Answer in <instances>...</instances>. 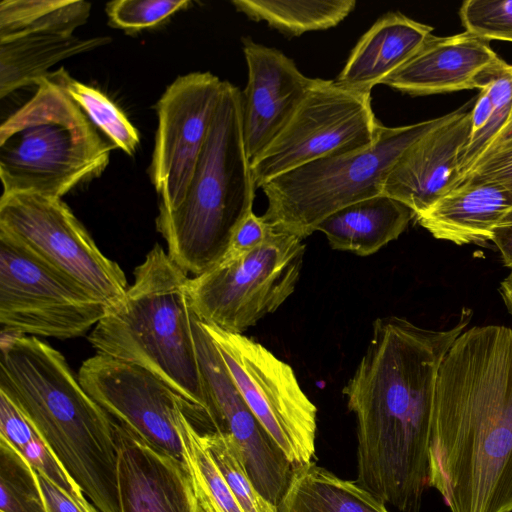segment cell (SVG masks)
I'll return each mask as SVG.
<instances>
[{
	"mask_svg": "<svg viewBox=\"0 0 512 512\" xmlns=\"http://www.w3.org/2000/svg\"><path fill=\"white\" fill-rule=\"evenodd\" d=\"M472 310L448 330L397 316L378 318L343 388L357 423L355 482L400 512H419L428 486L429 443L440 366Z\"/></svg>",
	"mask_w": 512,
	"mask_h": 512,
	"instance_id": "obj_1",
	"label": "cell"
},
{
	"mask_svg": "<svg viewBox=\"0 0 512 512\" xmlns=\"http://www.w3.org/2000/svg\"><path fill=\"white\" fill-rule=\"evenodd\" d=\"M428 486L450 512H512V329L462 332L439 369Z\"/></svg>",
	"mask_w": 512,
	"mask_h": 512,
	"instance_id": "obj_2",
	"label": "cell"
},
{
	"mask_svg": "<svg viewBox=\"0 0 512 512\" xmlns=\"http://www.w3.org/2000/svg\"><path fill=\"white\" fill-rule=\"evenodd\" d=\"M0 393L100 512H120L114 420L58 350L34 336L2 339Z\"/></svg>",
	"mask_w": 512,
	"mask_h": 512,
	"instance_id": "obj_3",
	"label": "cell"
},
{
	"mask_svg": "<svg viewBox=\"0 0 512 512\" xmlns=\"http://www.w3.org/2000/svg\"><path fill=\"white\" fill-rule=\"evenodd\" d=\"M189 279L156 244L88 341L97 354L141 366L165 382L190 406L196 429L208 433L214 431L196 352Z\"/></svg>",
	"mask_w": 512,
	"mask_h": 512,
	"instance_id": "obj_4",
	"label": "cell"
},
{
	"mask_svg": "<svg viewBox=\"0 0 512 512\" xmlns=\"http://www.w3.org/2000/svg\"><path fill=\"white\" fill-rule=\"evenodd\" d=\"M255 190L243 134L242 92L224 81L189 188L175 208L156 218L171 259L194 276L215 266L253 211Z\"/></svg>",
	"mask_w": 512,
	"mask_h": 512,
	"instance_id": "obj_5",
	"label": "cell"
},
{
	"mask_svg": "<svg viewBox=\"0 0 512 512\" xmlns=\"http://www.w3.org/2000/svg\"><path fill=\"white\" fill-rule=\"evenodd\" d=\"M0 126L3 192L62 198L98 177L117 147L104 139L77 103L47 78Z\"/></svg>",
	"mask_w": 512,
	"mask_h": 512,
	"instance_id": "obj_6",
	"label": "cell"
},
{
	"mask_svg": "<svg viewBox=\"0 0 512 512\" xmlns=\"http://www.w3.org/2000/svg\"><path fill=\"white\" fill-rule=\"evenodd\" d=\"M448 116L383 126L377 141L367 149L318 159L274 177L261 187L267 199L262 217L276 230L308 237L337 210L382 194L399 157Z\"/></svg>",
	"mask_w": 512,
	"mask_h": 512,
	"instance_id": "obj_7",
	"label": "cell"
},
{
	"mask_svg": "<svg viewBox=\"0 0 512 512\" xmlns=\"http://www.w3.org/2000/svg\"><path fill=\"white\" fill-rule=\"evenodd\" d=\"M303 239L272 227L265 242L238 257H223L189 279L190 303L197 317L228 332L243 334L276 311L300 278Z\"/></svg>",
	"mask_w": 512,
	"mask_h": 512,
	"instance_id": "obj_8",
	"label": "cell"
},
{
	"mask_svg": "<svg viewBox=\"0 0 512 512\" xmlns=\"http://www.w3.org/2000/svg\"><path fill=\"white\" fill-rule=\"evenodd\" d=\"M0 238L79 282L111 307L127 292L123 270L101 252L61 198L3 192Z\"/></svg>",
	"mask_w": 512,
	"mask_h": 512,
	"instance_id": "obj_9",
	"label": "cell"
},
{
	"mask_svg": "<svg viewBox=\"0 0 512 512\" xmlns=\"http://www.w3.org/2000/svg\"><path fill=\"white\" fill-rule=\"evenodd\" d=\"M382 127L370 90L315 78L284 129L251 164L255 187L312 161L367 149Z\"/></svg>",
	"mask_w": 512,
	"mask_h": 512,
	"instance_id": "obj_10",
	"label": "cell"
},
{
	"mask_svg": "<svg viewBox=\"0 0 512 512\" xmlns=\"http://www.w3.org/2000/svg\"><path fill=\"white\" fill-rule=\"evenodd\" d=\"M202 325L245 402L288 461L293 467L314 461L317 408L293 369L244 334Z\"/></svg>",
	"mask_w": 512,
	"mask_h": 512,
	"instance_id": "obj_11",
	"label": "cell"
},
{
	"mask_svg": "<svg viewBox=\"0 0 512 512\" xmlns=\"http://www.w3.org/2000/svg\"><path fill=\"white\" fill-rule=\"evenodd\" d=\"M111 305L79 282L0 238V324L13 334L70 339Z\"/></svg>",
	"mask_w": 512,
	"mask_h": 512,
	"instance_id": "obj_12",
	"label": "cell"
},
{
	"mask_svg": "<svg viewBox=\"0 0 512 512\" xmlns=\"http://www.w3.org/2000/svg\"><path fill=\"white\" fill-rule=\"evenodd\" d=\"M223 84L210 72L182 75L155 106L158 126L150 177L160 198L159 213L175 208L189 188Z\"/></svg>",
	"mask_w": 512,
	"mask_h": 512,
	"instance_id": "obj_13",
	"label": "cell"
},
{
	"mask_svg": "<svg viewBox=\"0 0 512 512\" xmlns=\"http://www.w3.org/2000/svg\"><path fill=\"white\" fill-rule=\"evenodd\" d=\"M78 379L115 422L158 451L182 460L177 417L184 410L193 422V413L165 382L141 366L100 354L82 363Z\"/></svg>",
	"mask_w": 512,
	"mask_h": 512,
	"instance_id": "obj_14",
	"label": "cell"
},
{
	"mask_svg": "<svg viewBox=\"0 0 512 512\" xmlns=\"http://www.w3.org/2000/svg\"><path fill=\"white\" fill-rule=\"evenodd\" d=\"M193 333L213 431L232 438L253 484L277 506L287 490L294 467L245 402L216 345L196 315Z\"/></svg>",
	"mask_w": 512,
	"mask_h": 512,
	"instance_id": "obj_15",
	"label": "cell"
},
{
	"mask_svg": "<svg viewBox=\"0 0 512 512\" xmlns=\"http://www.w3.org/2000/svg\"><path fill=\"white\" fill-rule=\"evenodd\" d=\"M248 81L242 92L243 134L254 163L289 122L314 83L275 48L243 38Z\"/></svg>",
	"mask_w": 512,
	"mask_h": 512,
	"instance_id": "obj_16",
	"label": "cell"
},
{
	"mask_svg": "<svg viewBox=\"0 0 512 512\" xmlns=\"http://www.w3.org/2000/svg\"><path fill=\"white\" fill-rule=\"evenodd\" d=\"M471 126L466 107L415 141L389 172L383 194L409 207L416 215L452 190L459 179L458 160Z\"/></svg>",
	"mask_w": 512,
	"mask_h": 512,
	"instance_id": "obj_17",
	"label": "cell"
},
{
	"mask_svg": "<svg viewBox=\"0 0 512 512\" xmlns=\"http://www.w3.org/2000/svg\"><path fill=\"white\" fill-rule=\"evenodd\" d=\"M507 64L489 42L467 31L445 37L431 35L382 84L413 96L481 90Z\"/></svg>",
	"mask_w": 512,
	"mask_h": 512,
	"instance_id": "obj_18",
	"label": "cell"
},
{
	"mask_svg": "<svg viewBox=\"0 0 512 512\" xmlns=\"http://www.w3.org/2000/svg\"><path fill=\"white\" fill-rule=\"evenodd\" d=\"M120 512H201L182 460L114 421Z\"/></svg>",
	"mask_w": 512,
	"mask_h": 512,
	"instance_id": "obj_19",
	"label": "cell"
},
{
	"mask_svg": "<svg viewBox=\"0 0 512 512\" xmlns=\"http://www.w3.org/2000/svg\"><path fill=\"white\" fill-rule=\"evenodd\" d=\"M512 209V194L493 183H463L415 216L434 238L457 245L491 241L495 226Z\"/></svg>",
	"mask_w": 512,
	"mask_h": 512,
	"instance_id": "obj_20",
	"label": "cell"
},
{
	"mask_svg": "<svg viewBox=\"0 0 512 512\" xmlns=\"http://www.w3.org/2000/svg\"><path fill=\"white\" fill-rule=\"evenodd\" d=\"M432 31L433 27L400 12L383 15L354 46L336 81L371 91L403 66Z\"/></svg>",
	"mask_w": 512,
	"mask_h": 512,
	"instance_id": "obj_21",
	"label": "cell"
},
{
	"mask_svg": "<svg viewBox=\"0 0 512 512\" xmlns=\"http://www.w3.org/2000/svg\"><path fill=\"white\" fill-rule=\"evenodd\" d=\"M412 218L415 214L409 207L382 193L337 210L316 231L333 249L368 256L397 239Z\"/></svg>",
	"mask_w": 512,
	"mask_h": 512,
	"instance_id": "obj_22",
	"label": "cell"
},
{
	"mask_svg": "<svg viewBox=\"0 0 512 512\" xmlns=\"http://www.w3.org/2000/svg\"><path fill=\"white\" fill-rule=\"evenodd\" d=\"M109 37L34 33L0 41V97L29 85H37L50 68L69 57L110 42Z\"/></svg>",
	"mask_w": 512,
	"mask_h": 512,
	"instance_id": "obj_23",
	"label": "cell"
},
{
	"mask_svg": "<svg viewBox=\"0 0 512 512\" xmlns=\"http://www.w3.org/2000/svg\"><path fill=\"white\" fill-rule=\"evenodd\" d=\"M278 512H389L386 504L355 481L314 461L296 466Z\"/></svg>",
	"mask_w": 512,
	"mask_h": 512,
	"instance_id": "obj_24",
	"label": "cell"
},
{
	"mask_svg": "<svg viewBox=\"0 0 512 512\" xmlns=\"http://www.w3.org/2000/svg\"><path fill=\"white\" fill-rule=\"evenodd\" d=\"M231 3L248 18L265 21L292 36L332 28L356 6L355 0H234Z\"/></svg>",
	"mask_w": 512,
	"mask_h": 512,
	"instance_id": "obj_25",
	"label": "cell"
},
{
	"mask_svg": "<svg viewBox=\"0 0 512 512\" xmlns=\"http://www.w3.org/2000/svg\"><path fill=\"white\" fill-rule=\"evenodd\" d=\"M90 11L83 0H2L0 41L34 33L74 35Z\"/></svg>",
	"mask_w": 512,
	"mask_h": 512,
	"instance_id": "obj_26",
	"label": "cell"
},
{
	"mask_svg": "<svg viewBox=\"0 0 512 512\" xmlns=\"http://www.w3.org/2000/svg\"><path fill=\"white\" fill-rule=\"evenodd\" d=\"M182 461L201 512H244L184 410L177 417Z\"/></svg>",
	"mask_w": 512,
	"mask_h": 512,
	"instance_id": "obj_27",
	"label": "cell"
},
{
	"mask_svg": "<svg viewBox=\"0 0 512 512\" xmlns=\"http://www.w3.org/2000/svg\"><path fill=\"white\" fill-rule=\"evenodd\" d=\"M45 78L60 86L117 148L128 155L134 154L140 142L139 133L104 93L74 79L63 67Z\"/></svg>",
	"mask_w": 512,
	"mask_h": 512,
	"instance_id": "obj_28",
	"label": "cell"
},
{
	"mask_svg": "<svg viewBox=\"0 0 512 512\" xmlns=\"http://www.w3.org/2000/svg\"><path fill=\"white\" fill-rule=\"evenodd\" d=\"M0 512H48L36 470L1 437Z\"/></svg>",
	"mask_w": 512,
	"mask_h": 512,
	"instance_id": "obj_29",
	"label": "cell"
},
{
	"mask_svg": "<svg viewBox=\"0 0 512 512\" xmlns=\"http://www.w3.org/2000/svg\"><path fill=\"white\" fill-rule=\"evenodd\" d=\"M202 439L244 512H278L277 506L253 484L241 453L230 436L210 432L202 434Z\"/></svg>",
	"mask_w": 512,
	"mask_h": 512,
	"instance_id": "obj_30",
	"label": "cell"
},
{
	"mask_svg": "<svg viewBox=\"0 0 512 512\" xmlns=\"http://www.w3.org/2000/svg\"><path fill=\"white\" fill-rule=\"evenodd\" d=\"M459 15L465 31L487 42H512V0H466Z\"/></svg>",
	"mask_w": 512,
	"mask_h": 512,
	"instance_id": "obj_31",
	"label": "cell"
},
{
	"mask_svg": "<svg viewBox=\"0 0 512 512\" xmlns=\"http://www.w3.org/2000/svg\"><path fill=\"white\" fill-rule=\"evenodd\" d=\"M190 4L188 0H117L107 3L105 11L112 26L138 31L159 25Z\"/></svg>",
	"mask_w": 512,
	"mask_h": 512,
	"instance_id": "obj_32",
	"label": "cell"
},
{
	"mask_svg": "<svg viewBox=\"0 0 512 512\" xmlns=\"http://www.w3.org/2000/svg\"><path fill=\"white\" fill-rule=\"evenodd\" d=\"M20 452L37 473L49 479L87 512H100L88 501L81 488L63 469L38 434Z\"/></svg>",
	"mask_w": 512,
	"mask_h": 512,
	"instance_id": "obj_33",
	"label": "cell"
},
{
	"mask_svg": "<svg viewBox=\"0 0 512 512\" xmlns=\"http://www.w3.org/2000/svg\"><path fill=\"white\" fill-rule=\"evenodd\" d=\"M463 183H493L512 194V140L481 157L456 186Z\"/></svg>",
	"mask_w": 512,
	"mask_h": 512,
	"instance_id": "obj_34",
	"label": "cell"
},
{
	"mask_svg": "<svg viewBox=\"0 0 512 512\" xmlns=\"http://www.w3.org/2000/svg\"><path fill=\"white\" fill-rule=\"evenodd\" d=\"M37 432L21 411L0 393V437L21 451Z\"/></svg>",
	"mask_w": 512,
	"mask_h": 512,
	"instance_id": "obj_35",
	"label": "cell"
},
{
	"mask_svg": "<svg viewBox=\"0 0 512 512\" xmlns=\"http://www.w3.org/2000/svg\"><path fill=\"white\" fill-rule=\"evenodd\" d=\"M272 226L262 216L249 212L237 227L224 257H238L261 246Z\"/></svg>",
	"mask_w": 512,
	"mask_h": 512,
	"instance_id": "obj_36",
	"label": "cell"
},
{
	"mask_svg": "<svg viewBox=\"0 0 512 512\" xmlns=\"http://www.w3.org/2000/svg\"><path fill=\"white\" fill-rule=\"evenodd\" d=\"M37 474L48 512H87L49 479Z\"/></svg>",
	"mask_w": 512,
	"mask_h": 512,
	"instance_id": "obj_37",
	"label": "cell"
},
{
	"mask_svg": "<svg viewBox=\"0 0 512 512\" xmlns=\"http://www.w3.org/2000/svg\"><path fill=\"white\" fill-rule=\"evenodd\" d=\"M491 241L498 248L503 264L512 271V209L493 229Z\"/></svg>",
	"mask_w": 512,
	"mask_h": 512,
	"instance_id": "obj_38",
	"label": "cell"
},
{
	"mask_svg": "<svg viewBox=\"0 0 512 512\" xmlns=\"http://www.w3.org/2000/svg\"><path fill=\"white\" fill-rule=\"evenodd\" d=\"M510 140H512V110L510 112V115H509L506 123L501 128V130L498 132V134L494 137V139L491 141V143L488 145V147L483 152V154L480 156V158L483 157L484 155H486L487 153L491 152L492 150L496 149L497 147L507 143Z\"/></svg>",
	"mask_w": 512,
	"mask_h": 512,
	"instance_id": "obj_39",
	"label": "cell"
},
{
	"mask_svg": "<svg viewBox=\"0 0 512 512\" xmlns=\"http://www.w3.org/2000/svg\"><path fill=\"white\" fill-rule=\"evenodd\" d=\"M499 291L508 312L512 316V271L501 281Z\"/></svg>",
	"mask_w": 512,
	"mask_h": 512,
	"instance_id": "obj_40",
	"label": "cell"
}]
</instances>
